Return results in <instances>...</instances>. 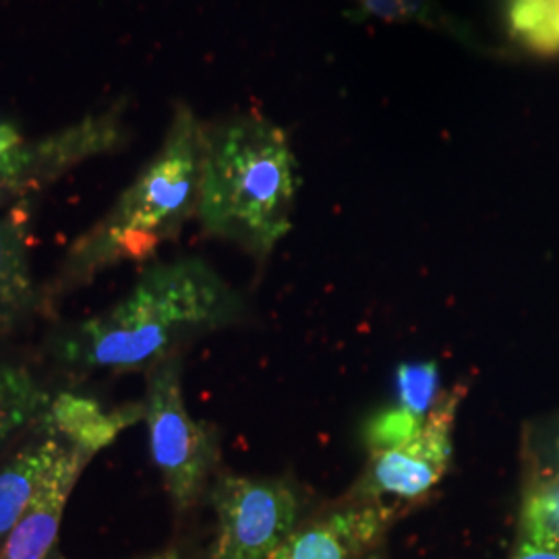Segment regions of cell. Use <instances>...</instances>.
I'll return each mask as SVG.
<instances>
[{
    "instance_id": "6da1fadb",
    "label": "cell",
    "mask_w": 559,
    "mask_h": 559,
    "mask_svg": "<svg viewBox=\"0 0 559 559\" xmlns=\"http://www.w3.org/2000/svg\"><path fill=\"white\" fill-rule=\"evenodd\" d=\"M235 290L198 258L152 265L127 297L67 330L60 362L78 373L150 371L189 340L237 320Z\"/></svg>"
},
{
    "instance_id": "7a4b0ae2",
    "label": "cell",
    "mask_w": 559,
    "mask_h": 559,
    "mask_svg": "<svg viewBox=\"0 0 559 559\" xmlns=\"http://www.w3.org/2000/svg\"><path fill=\"white\" fill-rule=\"evenodd\" d=\"M203 138L205 127L189 104L179 102L160 152L106 216L69 247L52 280L55 297L90 284L124 261L143 263L164 242L179 237L185 222L198 216Z\"/></svg>"
},
{
    "instance_id": "3957f363",
    "label": "cell",
    "mask_w": 559,
    "mask_h": 559,
    "mask_svg": "<svg viewBox=\"0 0 559 559\" xmlns=\"http://www.w3.org/2000/svg\"><path fill=\"white\" fill-rule=\"evenodd\" d=\"M299 175L286 133L260 115L205 127L198 218L207 235L267 260L293 228Z\"/></svg>"
},
{
    "instance_id": "277c9868",
    "label": "cell",
    "mask_w": 559,
    "mask_h": 559,
    "mask_svg": "<svg viewBox=\"0 0 559 559\" xmlns=\"http://www.w3.org/2000/svg\"><path fill=\"white\" fill-rule=\"evenodd\" d=\"M145 423L164 489L175 510L185 514L201 500L218 468L221 440L216 427L187 411L179 357L147 371Z\"/></svg>"
},
{
    "instance_id": "5b68a950",
    "label": "cell",
    "mask_w": 559,
    "mask_h": 559,
    "mask_svg": "<svg viewBox=\"0 0 559 559\" xmlns=\"http://www.w3.org/2000/svg\"><path fill=\"white\" fill-rule=\"evenodd\" d=\"M210 503L218 520L210 559H270L300 524L299 493L284 480L222 473Z\"/></svg>"
},
{
    "instance_id": "8992f818",
    "label": "cell",
    "mask_w": 559,
    "mask_h": 559,
    "mask_svg": "<svg viewBox=\"0 0 559 559\" xmlns=\"http://www.w3.org/2000/svg\"><path fill=\"white\" fill-rule=\"evenodd\" d=\"M464 388L441 392L415 440L369 456L359 480L344 500L415 503L440 483L454 456V423Z\"/></svg>"
},
{
    "instance_id": "52a82bcc",
    "label": "cell",
    "mask_w": 559,
    "mask_h": 559,
    "mask_svg": "<svg viewBox=\"0 0 559 559\" xmlns=\"http://www.w3.org/2000/svg\"><path fill=\"white\" fill-rule=\"evenodd\" d=\"M124 135L127 129L122 124V115L112 106L52 135L25 141L17 152L0 164V180L15 200H21L29 191H38L60 179L81 162L117 150L122 145Z\"/></svg>"
},
{
    "instance_id": "ba28073f",
    "label": "cell",
    "mask_w": 559,
    "mask_h": 559,
    "mask_svg": "<svg viewBox=\"0 0 559 559\" xmlns=\"http://www.w3.org/2000/svg\"><path fill=\"white\" fill-rule=\"evenodd\" d=\"M402 506L342 500L316 519L300 520L270 559H367L376 554Z\"/></svg>"
},
{
    "instance_id": "9c48e42d",
    "label": "cell",
    "mask_w": 559,
    "mask_h": 559,
    "mask_svg": "<svg viewBox=\"0 0 559 559\" xmlns=\"http://www.w3.org/2000/svg\"><path fill=\"white\" fill-rule=\"evenodd\" d=\"M92 454L67 445L34 500L0 547V559H48L59 537L60 520Z\"/></svg>"
},
{
    "instance_id": "30bf717a",
    "label": "cell",
    "mask_w": 559,
    "mask_h": 559,
    "mask_svg": "<svg viewBox=\"0 0 559 559\" xmlns=\"http://www.w3.org/2000/svg\"><path fill=\"white\" fill-rule=\"evenodd\" d=\"M140 420H145V404H124L106 411L98 400L62 392L50 402L41 425L48 429V436H60L69 445L96 456Z\"/></svg>"
},
{
    "instance_id": "8fae6325",
    "label": "cell",
    "mask_w": 559,
    "mask_h": 559,
    "mask_svg": "<svg viewBox=\"0 0 559 559\" xmlns=\"http://www.w3.org/2000/svg\"><path fill=\"white\" fill-rule=\"evenodd\" d=\"M36 302L27 253V214L13 205L0 214V336L13 332Z\"/></svg>"
},
{
    "instance_id": "7c38bea8",
    "label": "cell",
    "mask_w": 559,
    "mask_h": 559,
    "mask_svg": "<svg viewBox=\"0 0 559 559\" xmlns=\"http://www.w3.org/2000/svg\"><path fill=\"white\" fill-rule=\"evenodd\" d=\"M67 445L57 436H48L23 448L0 468V547Z\"/></svg>"
},
{
    "instance_id": "4fadbf2b",
    "label": "cell",
    "mask_w": 559,
    "mask_h": 559,
    "mask_svg": "<svg viewBox=\"0 0 559 559\" xmlns=\"http://www.w3.org/2000/svg\"><path fill=\"white\" fill-rule=\"evenodd\" d=\"M50 402L27 369L0 365V450L25 427L41 423Z\"/></svg>"
},
{
    "instance_id": "5bb4252c",
    "label": "cell",
    "mask_w": 559,
    "mask_h": 559,
    "mask_svg": "<svg viewBox=\"0 0 559 559\" xmlns=\"http://www.w3.org/2000/svg\"><path fill=\"white\" fill-rule=\"evenodd\" d=\"M520 539L559 551V473L537 475L524 489Z\"/></svg>"
},
{
    "instance_id": "9a60e30c",
    "label": "cell",
    "mask_w": 559,
    "mask_h": 559,
    "mask_svg": "<svg viewBox=\"0 0 559 559\" xmlns=\"http://www.w3.org/2000/svg\"><path fill=\"white\" fill-rule=\"evenodd\" d=\"M355 15L392 21V23H419L431 29H441L466 40V34L454 25L438 0H353Z\"/></svg>"
},
{
    "instance_id": "2e32d148",
    "label": "cell",
    "mask_w": 559,
    "mask_h": 559,
    "mask_svg": "<svg viewBox=\"0 0 559 559\" xmlns=\"http://www.w3.org/2000/svg\"><path fill=\"white\" fill-rule=\"evenodd\" d=\"M440 365L436 360L402 362L394 376L400 406L427 420L440 400Z\"/></svg>"
},
{
    "instance_id": "e0dca14e",
    "label": "cell",
    "mask_w": 559,
    "mask_h": 559,
    "mask_svg": "<svg viewBox=\"0 0 559 559\" xmlns=\"http://www.w3.org/2000/svg\"><path fill=\"white\" fill-rule=\"evenodd\" d=\"M423 425H425V420L415 417L400 404L383 408L365 425L362 438H365V445L369 450V456L378 454V452H385V450H394V448L415 440L419 436Z\"/></svg>"
},
{
    "instance_id": "ac0fdd59",
    "label": "cell",
    "mask_w": 559,
    "mask_h": 559,
    "mask_svg": "<svg viewBox=\"0 0 559 559\" xmlns=\"http://www.w3.org/2000/svg\"><path fill=\"white\" fill-rule=\"evenodd\" d=\"M25 141L21 138L20 129L9 122L0 119V164L7 160L13 152H17Z\"/></svg>"
},
{
    "instance_id": "d6986e66",
    "label": "cell",
    "mask_w": 559,
    "mask_h": 559,
    "mask_svg": "<svg viewBox=\"0 0 559 559\" xmlns=\"http://www.w3.org/2000/svg\"><path fill=\"white\" fill-rule=\"evenodd\" d=\"M512 559H559V551H556V549H545V547H537V545L519 540V547H516Z\"/></svg>"
},
{
    "instance_id": "ffe728a7",
    "label": "cell",
    "mask_w": 559,
    "mask_h": 559,
    "mask_svg": "<svg viewBox=\"0 0 559 559\" xmlns=\"http://www.w3.org/2000/svg\"><path fill=\"white\" fill-rule=\"evenodd\" d=\"M55 559H64L57 556ZM138 559H180L179 551H175V549H168V551H160V554H154V556H145V558Z\"/></svg>"
},
{
    "instance_id": "44dd1931",
    "label": "cell",
    "mask_w": 559,
    "mask_h": 559,
    "mask_svg": "<svg viewBox=\"0 0 559 559\" xmlns=\"http://www.w3.org/2000/svg\"><path fill=\"white\" fill-rule=\"evenodd\" d=\"M9 201H15V198H13V193L7 189V185L0 180V210H2Z\"/></svg>"
},
{
    "instance_id": "7402d4cb",
    "label": "cell",
    "mask_w": 559,
    "mask_h": 559,
    "mask_svg": "<svg viewBox=\"0 0 559 559\" xmlns=\"http://www.w3.org/2000/svg\"><path fill=\"white\" fill-rule=\"evenodd\" d=\"M367 559H380V558H378V556H376V554H373V556H371V558H367Z\"/></svg>"
},
{
    "instance_id": "603a6c76",
    "label": "cell",
    "mask_w": 559,
    "mask_h": 559,
    "mask_svg": "<svg viewBox=\"0 0 559 559\" xmlns=\"http://www.w3.org/2000/svg\"><path fill=\"white\" fill-rule=\"evenodd\" d=\"M508 2H514V0H506V4H508Z\"/></svg>"
},
{
    "instance_id": "cb8c5ba5",
    "label": "cell",
    "mask_w": 559,
    "mask_h": 559,
    "mask_svg": "<svg viewBox=\"0 0 559 559\" xmlns=\"http://www.w3.org/2000/svg\"><path fill=\"white\" fill-rule=\"evenodd\" d=\"M558 454H559V440H558Z\"/></svg>"
}]
</instances>
